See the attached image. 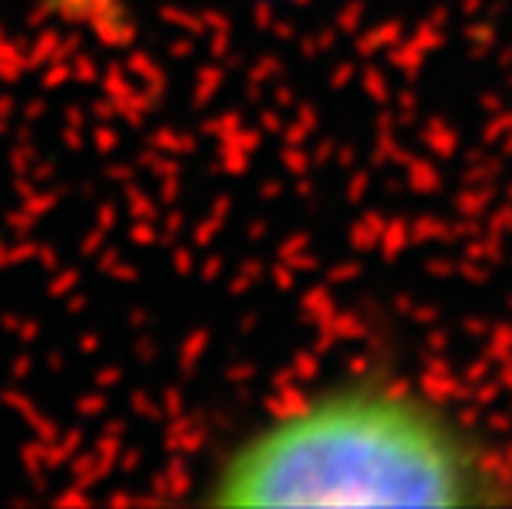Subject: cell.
<instances>
[{
  "mask_svg": "<svg viewBox=\"0 0 512 509\" xmlns=\"http://www.w3.org/2000/svg\"><path fill=\"white\" fill-rule=\"evenodd\" d=\"M496 483L450 414L394 384H344L285 410L215 467L212 506H476Z\"/></svg>",
  "mask_w": 512,
  "mask_h": 509,
  "instance_id": "obj_1",
  "label": "cell"
}]
</instances>
